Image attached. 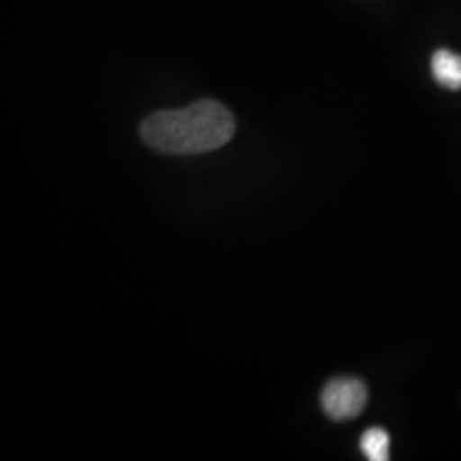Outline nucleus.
I'll use <instances>...</instances> for the list:
<instances>
[{
	"label": "nucleus",
	"mask_w": 461,
	"mask_h": 461,
	"mask_svg": "<svg viewBox=\"0 0 461 461\" xmlns=\"http://www.w3.org/2000/svg\"><path fill=\"white\" fill-rule=\"evenodd\" d=\"M234 131L230 110L217 101L203 99L183 110L149 116L140 127V137L159 152L190 156L226 146Z\"/></svg>",
	"instance_id": "obj_1"
},
{
	"label": "nucleus",
	"mask_w": 461,
	"mask_h": 461,
	"mask_svg": "<svg viewBox=\"0 0 461 461\" xmlns=\"http://www.w3.org/2000/svg\"><path fill=\"white\" fill-rule=\"evenodd\" d=\"M367 403V388L361 379H333L321 393V405L330 419L348 420L363 412Z\"/></svg>",
	"instance_id": "obj_2"
},
{
	"label": "nucleus",
	"mask_w": 461,
	"mask_h": 461,
	"mask_svg": "<svg viewBox=\"0 0 461 461\" xmlns=\"http://www.w3.org/2000/svg\"><path fill=\"white\" fill-rule=\"evenodd\" d=\"M432 76L436 83L446 89L458 91L461 89V55L449 50H438L430 60Z\"/></svg>",
	"instance_id": "obj_3"
},
{
	"label": "nucleus",
	"mask_w": 461,
	"mask_h": 461,
	"mask_svg": "<svg viewBox=\"0 0 461 461\" xmlns=\"http://www.w3.org/2000/svg\"><path fill=\"white\" fill-rule=\"evenodd\" d=\"M361 449L371 461L390 460V436L384 429H367L361 438Z\"/></svg>",
	"instance_id": "obj_4"
}]
</instances>
